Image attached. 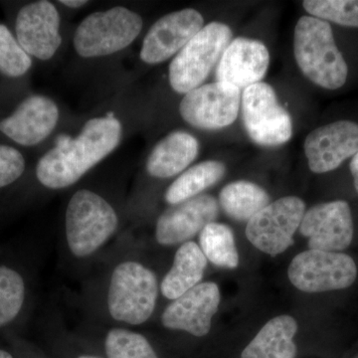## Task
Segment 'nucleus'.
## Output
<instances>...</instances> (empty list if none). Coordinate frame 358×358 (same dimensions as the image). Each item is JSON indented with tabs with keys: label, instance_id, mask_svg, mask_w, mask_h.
Instances as JSON below:
<instances>
[{
	"label": "nucleus",
	"instance_id": "obj_19",
	"mask_svg": "<svg viewBox=\"0 0 358 358\" xmlns=\"http://www.w3.org/2000/svg\"><path fill=\"white\" fill-rule=\"evenodd\" d=\"M199 152V143L192 134L176 131L155 145L147 162L150 176L169 178L185 171Z\"/></svg>",
	"mask_w": 358,
	"mask_h": 358
},
{
	"label": "nucleus",
	"instance_id": "obj_3",
	"mask_svg": "<svg viewBox=\"0 0 358 358\" xmlns=\"http://www.w3.org/2000/svg\"><path fill=\"white\" fill-rule=\"evenodd\" d=\"M233 33L225 23L213 21L176 54L169 65V83L178 94L199 88L218 65Z\"/></svg>",
	"mask_w": 358,
	"mask_h": 358
},
{
	"label": "nucleus",
	"instance_id": "obj_4",
	"mask_svg": "<svg viewBox=\"0 0 358 358\" xmlns=\"http://www.w3.org/2000/svg\"><path fill=\"white\" fill-rule=\"evenodd\" d=\"M117 213L109 202L90 190L73 195L66 211L68 246L77 257L91 255L117 230Z\"/></svg>",
	"mask_w": 358,
	"mask_h": 358
},
{
	"label": "nucleus",
	"instance_id": "obj_1",
	"mask_svg": "<svg viewBox=\"0 0 358 358\" xmlns=\"http://www.w3.org/2000/svg\"><path fill=\"white\" fill-rule=\"evenodd\" d=\"M122 124L113 114L90 120L76 138L61 134L36 166L39 182L60 189L77 182L117 147Z\"/></svg>",
	"mask_w": 358,
	"mask_h": 358
},
{
	"label": "nucleus",
	"instance_id": "obj_17",
	"mask_svg": "<svg viewBox=\"0 0 358 358\" xmlns=\"http://www.w3.org/2000/svg\"><path fill=\"white\" fill-rule=\"evenodd\" d=\"M270 64V53L258 40L238 37L230 42L216 68V80L246 89L260 83Z\"/></svg>",
	"mask_w": 358,
	"mask_h": 358
},
{
	"label": "nucleus",
	"instance_id": "obj_33",
	"mask_svg": "<svg viewBox=\"0 0 358 358\" xmlns=\"http://www.w3.org/2000/svg\"><path fill=\"white\" fill-rule=\"evenodd\" d=\"M80 358H96V357H80Z\"/></svg>",
	"mask_w": 358,
	"mask_h": 358
},
{
	"label": "nucleus",
	"instance_id": "obj_18",
	"mask_svg": "<svg viewBox=\"0 0 358 358\" xmlns=\"http://www.w3.org/2000/svg\"><path fill=\"white\" fill-rule=\"evenodd\" d=\"M59 110L44 96H33L20 103L10 117L0 122V131L25 147L38 145L57 126Z\"/></svg>",
	"mask_w": 358,
	"mask_h": 358
},
{
	"label": "nucleus",
	"instance_id": "obj_10",
	"mask_svg": "<svg viewBox=\"0 0 358 358\" xmlns=\"http://www.w3.org/2000/svg\"><path fill=\"white\" fill-rule=\"evenodd\" d=\"M241 106V90L215 82L185 94L179 113L186 122L204 131H216L236 121Z\"/></svg>",
	"mask_w": 358,
	"mask_h": 358
},
{
	"label": "nucleus",
	"instance_id": "obj_15",
	"mask_svg": "<svg viewBox=\"0 0 358 358\" xmlns=\"http://www.w3.org/2000/svg\"><path fill=\"white\" fill-rule=\"evenodd\" d=\"M220 291L215 282L197 285L174 300L162 313V324L167 329L185 331L192 336H206L211 320L217 313Z\"/></svg>",
	"mask_w": 358,
	"mask_h": 358
},
{
	"label": "nucleus",
	"instance_id": "obj_16",
	"mask_svg": "<svg viewBox=\"0 0 358 358\" xmlns=\"http://www.w3.org/2000/svg\"><path fill=\"white\" fill-rule=\"evenodd\" d=\"M217 200L211 195H199L176 204L159 216L155 238L160 245L173 246L201 232L218 217Z\"/></svg>",
	"mask_w": 358,
	"mask_h": 358
},
{
	"label": "nucleus",
	"instance_id": "obj_24",
	"mask_svg": "<svg viewBox=\"0 0 358 358\" xmlns=\"http://www.w3.org/2000/svg\"><path fill=\"white\" fill-rule=\"evenodd\" d=\"M199 243L207 260L214 265L226 268H235L239 265L234 234L229 226L209 223L200 232Z\"/></svg>",
	"mask_w": 358,
	"mask_h": 358
},
{
	"label": "nucleus",
	"instance_id": "obj_25",
	"mask_svg": "<svg viewBox=\"0 0 358 358\" xmlns=\"http://www.w3.org/2000/svg\"><path fill=\"white\" fill-rule=\"evenodd\" d=\"M25 299V284L13 268L0 267V327H6L20 315Z\"/></svg>",
	"mask_w": 358,
	"mask_h": 358
},
{
	"label": "nucleus",
	"instance_id": "obj_21",
	"mask_svg": "<svg viewBox=\"0 0 358 358\" xmlns=\"http://www.w3.org/2000/svg\"><path fill=\"white\" fill-rule=\"evenodd\" d=\"M206 266V257L199 245L185 242L179 247L173 267L162 280L160 286L162 294L169 300H176L199 284Z\"/></svg>",
	"mask_w": 358,
	"mask_h": 358
},
{
	"label": "nucleus",
	"instance_id": "obj_13",
	"mask_svg": "<svg viewBox=\"0 0 358 358\" xmlns=\"http://www.w3.org/2000/svg\"><path fill=\"white\" fill-rule=\"evenodd\" d=\"M308 167L315 173L338 169L358 152V124L338 121L313 129L303 145Z\"/></svg>",
	"mask_w": 358,
	"mask_h": 358
},
{
	"label": "nucleus",
	"instance_id": "obj_6",
	"mask_svg": "<svg viewBox=\"0 0 358 358\" xmlns=\"http://www.w3.org/2000/svg\"><path fill=\"white\" fill-rule=\"evenodd\" d=\"M159 287L152 271L136 262L120 264L110 279L108 307L113 319L129 324L147 322L154 313Z\"/></svg>",
	"mask_w": 358,
	"mask_h": 358
},
{
	"label": "nucleus",
	"instance_id": "obj_29",
	"mask_svg": "<svg viewBox=\"0 0 358 358\" xmlns=\"http://www.w3.org/2000/svg\"><path fill=\"white\" fill-rule=\"evenodd\" d=\"M24 171L25 159L20 150L0 145V188L15 182Z\"/></svg>",
	"mask_w": 358,
	"mask_h": 358
},
{
	"label": "nucleus",
	"instance_id": "obj_30",
	"mask_svg": "<svg viewBox=\"0 0 358 358\" xmlns=\"http://www.w3.org/2000/svg\"><path fill=\"white\" fill-rule=\"evenodd\" d=\"M350 171H352L353 179H355V189H357L358 193V152L352 157V162H350Z\"/></svg>",
	"mask_w": 358,
	"mask_h": 358
},
{
	"label": "nucleus",
	"instance_id": "obj_20",
	"mask_svg": "<svg viewBox=\"0 0 358 358\" xmlns=\"http://www.w3.org/2000/svg\"><path fill=\"white\" fill-rule=\"evenodd\" d=\"M298 324L289 315H280L268 322L247 345L241 358H294L296 346L293 338Z\"/></svg>",
	"mask_w": 358,
	"mask_h": 358
},
{
	"label": "nucleus",
	"instance_id": "obj_7",
	"mask_svg": "<svg viewBox=\"0 0 358 358\" xmlns=\"http://www.w3.org/2000/svg\"><path fill=\"white\" fill-rule=\"evenodd\" d=\"M242 117L249 138L262 147H278L291 140L293 121L272 86L251 85L241 96Z\"/></svg>",
	"mask_w": 358,
	"mask_h": 358
},
{
	"label": "nucleus",
	"instance_id": "obj_23",
	"mask_svg": "<svg viewBox=\"0 0 358 358\" xmlns=\"http://www.w3.org/2000/svg\"><path fill=\"white\" fill-rule=\"evenodd\" d=\"M226 166L217 160H207L190 167L176 180L166 192V200L169 204H178L204 192L216 185L224 178Z\"/></svg>",
	"mask_w": 358,
	"mask_h": 358
},
{
	"label": "nucleus",
	"instance_id": "obj_9",
	"mask_svg": "<svg viewBox=\"0 0 358 358\" xmlns=\"http://www.w3.org/2000/svg\"><path fill=\"white\" fill-rule=\"evenodd\" d=\"M306 204L296 196H286L268 203L247 223L246 236L257 249L275 257L294 244Z\"/></svg>",
	"mask_w": 358,
	"mask_h": 358
},
{
	"label": "nucleus",
	"instance_id": "obj_26",
	"mask_svg": "<svg viewBox=\"0 0 358 358\" xmlns=\"http://www.w3.org/2000/svg\"><path fill=\"white\" fill-rule=\"evenodd\" d=\"M105 348L109 358H159L145 336L128 329L110 331Z\"/></svg>",
	"mask_w": 358,
	"mask_h": 358
},
{
	"label": "nucleus",
	"instance_id": "obj_14",
	"mask_svg": "<svg viewBox=\"0 0 358 358\" xmlns=\"http://www.w3.org/2000/svg\"><path fill=\"white\" fill-rule=\"evenodd\" d=\"M15 30L18 43L26 53L40 60L53 57L62 42L60 15L46 0L23 6L16 18Z\"/></svg>",
	"mask_w": 358,
	"mask_h": 358
},
{
	"label": "nucleus",
	"instance_id": "obj_11",
	"mask_svg": "<svg viewBox=\"0 0 358 358\" xmlns=\"http://www.w3.org/2000/svg\"><path fill=\"white\" fill-rule=\"evenodd\" d=\"M300 232L308 238L310 250L343 251L353 238L350 205L341 200L315 205L303 215Z\"/></svg>",
	"mask_w": 358,
	"mask_h": 358
},
{
	"label": "nucleus",
	"instance_id": "obj_2",
	"mask_svg": "<svg viewBox=\"0 0 358 358\" xmlns=\"http://www.w3.org/2000/svg\"><path fill=\"white\" fill-rule=\"evenodd\" d=\"M296 64L310 81L322 88L338 90L345 84L348 68L327 21L303 16L294 33Z\"/></svg>",
	"mask_w": 358,
	"mask_h": 358
},
{
	"label": "nucleus",
	"instance_id": "obj_8",
	"mask_svg": "<svg viewBox=\"0 0 358 358\" xmlns=\"http://www.w3.org/2000/svg\"><path fill=\"white\" fill-rule=\"evenodd\" d=\"M288 275L300 291L322 293L352 286L357 268L352 257L345 254L308 250L294 257Z\"/></svg>",
	"mask_w": 358,
	"mask_h": 358
},
{
	"label": "nucleus",
	"instance_id": "obj_28",
	"mask_svg": "<svg viewBox=\"0 0 358 358\" xmlns=\"http://www.w3.org/2000/svg\"><path fill=\"white\" fill-rule=\"evenodd\" d=\"M31 65L29 54L26 53L8 28L0 24V72L9 77H20Z\"/></svg>",
	"mask_w": 358,
	"mask_h": 358
},
{
	"label": "nucleus",
	"instance_id": "obj_32",
	"mask_svg": "<svg viewBox=\"0 0 358 358\" xmlns=\"http://www.w3.org/2000/svg\"><path fill=\"white\" fill-rule=\"evenodd\" d=\"M0 358H13L10 353L0 350Z\"/></svg>",
	"mask_w": 358,
	"mask_h": 358
},
{
	"label": "nucleus",
	"instance_id": "obj_31",
	"mask_svg": "<svg viewBox=\"0 0 358 358\" xmlns=\"http://www.w3.org/2000/svg\"><path fill=\"white\" fill-rule=\"evenodd\" d=\"M60 3L71 7V8H79V7L85 6L87 1H85V0H62Z\"/></svg>",
	"mask_w": 358,
	"mask_h": 358
},
{
	"label": "nucleus",
	"instance_id": "obj_12",
	"mask_svg": "<svg viewBox=\"0 0 358 358\" xmlns=\"http://www.w3.org/2000/svg\"><path fill=\"white\" fill-rule=\"evenodd\" d=\"M203 25V16L195 9H182L166 14L145 35L141 47V60L147 64L164 62L178 54Z\"/></svg>",
	"mask_w": 358,
	"mask_h": 358
},
{
	"label": "nucleus",
	"instance_id": "obj_22",
	"mask_svg": "<svg viewBox=\"0 0 358 358\" xmlns=\"http://www.w3.org/2000/svg\"><path fill=\"white\" fill-rule=\"evenodd\" d=\"M219 202L229 217L248 222L270 203V197L260 185L239 180L229 183L221 190Z\"/></svg>",
	"mask_w": 358,
	"mask_h": 358
},
{
	"label": "nucleus",
	"instance_id": "obj_27",
	"mask_svg": "<svg viewBox=\"0 0 358 358\" xmlns=\"http://www.w3.org/2000/svg\"><path fill=\"white\" fill-rule=\"evenodd\" d=\"M303 6L313 17L358 27V0H306Z\"/></svg>",
	"mask_w": 358,
	"mask_h": 358
},
{
	"label": "nucleus",
	"instance_id": "obj_5",
	"mask_svg": "<svg viewBox=\"0 0 358 358\" xmlns=\"http://www.w3.org/2000/svg\"><path fill=\"white\" fill-rule=\"evenodd\" d=\"M143 25L141 16L126 7L90 14L75 32V50L84 58L114 54L133 43Z\"/></svg>",
	"mask_w": 358,
	"mask_h": 358
}]
</instances>
